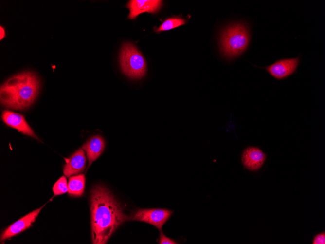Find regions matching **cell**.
<instances>
[{"instance_id": "obj_1", "label": "cell", "mask_w": 325, "mask_h": 244, "mask_svg": "<svg viewBox=\"0 0 325 244\" xmlns=\"http://www.w3.org/2000/svg\"><path fill=\"white\" fill-rule=\"evenodd\" d=\"M91 238L94 244H105L123 223L131 219L105 186H95L90 193Z\"/></svg>"}, {"instance_id": "obj_2", "label": "cell", "mask_w": 325, "mask_h": 244, "mask_svg": "<svg viewBox=\"0 0 325 244\" xmlns=\"http://www.w3.org/2000/svg\"><path fill=\"white\" fill-rule=\"evenodd\" d=\"M40 85L38 77L33 72L15 75L0 86V104L8 109L25 110L36 99Z\"/></svg>"}, {"instance_id": "obj_3", "label": "cell", "mask_w": 325, "mask_h": 244, "mask_svg": "<svg viewBox=\"0 0 325 244\" xmlns=\"http://www.w3.org/2000/svg\"><path fill=\"white\" fill-rule=\"evenodd\" d=\"M249 41L247 27L241 23H233L227 26L220 34V50L228 58H236L247 48Z\"/></svg>"}, {"instance_id": "obj_4", "label": "cell", "mask_w": 325, "mask_h": 244, "mask_svg": "<svg viewBox=\"0 0 325 244\" xmlns=\"http://www.w3.org/2000/svg\"><path fill=\"white\" fill-rule=\"evenodd\" d=\"M119 64L122 72L132 79L144 77L147 71V65L142 54L133 44L124 43L119 56Z\"/></svg>"}, {"instance_id": "obj_5", "label": "cell", "mask_w": 325, "mask_h": 244, "mask_svg": "<svg viewBox=\"0 0 325 244\" xmlns=\"http://www.w3.org/2000/svg\"><path fill=\"white\" fill-rule=\"evenodd\" d=\"M172 213V211L166 209H139L131 219L151 224L161 231L163 225Z\"/></svg>"}, {"instance_id": "obj_6", "label": "cell", "mask_w": 325, "mask_h": 244, "mask_svg": "<svg viewBox=\"0 0 325 244\" xmlns=\"http://www.w3.org/2000/svg\"><path fill=\"white\" fill-rule=\"evenodd\" d=\"M299 57L278 60L273 64L263 67L272 77L277 80L287 78L296 70Z\"/></svg>"}, {"instance_id": "obj_7", "label": "cell", "mask_w": 325, "mask_h": 244, "mask_svg": "<svg viewBox=\"0 0 325 244\" xmlns=\"http://www.w3.org/2000/svg\"><path fill=\"white\" fill-rule=\"evenodd\" d=\"M162 0H131L126 5L130 11L128 19H135L140 14L149 12L157 13L161 8Z\"/></svg>"}, {"instance_id": "obj_8", "label": "cell", "mask_w": 325, "mask_h": 244, "mask_svg": "<svg viewBox=\"0 0 325 244\" xmlns=\"http://www.w3.org/2000/svg\"><path fill=\"white\" fill-rule=\"evenodd\" d=\"M44 206L29 213L11 225L1 235L0 242L9 239L31 226Z\"/></svg>"}, {"instance_id": "obj_9", "label": "cell", "mask_w": 325, "mask_h": 244, "mask_svg": "<svg viewBox=\"0 0 325 244\" xmlns=\"http://www.w3.org/2000/svg\"><path fill=\"white\" fill-rule=\"evenodd\" d=\"M2 121L8 126L15 128L23 134L38 139L32 128L28 124L24 116L13 112L5 110L2 112Z\"/></svg>"}, {"instance_id": "obj_10", "label": "cell", "mask_w": 325, "mask_h": 244, "mask_svg": "<svg viewBox=\"0 0 325 244\" xmlns=\"http://www.w3.org/2000/svg\"><path fill=\"white\" fill-rule=\"evenodd\" d=\"M266 156L262 150L257 147H249L244 150L242 154V162L247 169L256 171L264 163Z\"/></svg>"}, {"instance_id": "obj_11", "label": "cell", "mask_w": 325, "mask_h": 244, "mask_svg": "<svg viewBox=\"0 0 325 244\" xmlns=\"http://www.w3.org/2000/svg\"><path fill=\"white\" fill-rule=\"evenodd\" d=\"M63 173L68 177L82 173L86 165V157L82 149H79L69 158H65Z\"/></svg>"}, {"instance_id": "obj_12", "label": "cell", "mask_w": 325, "mask_h": 244, "mask_svg": "<svg viewBox=\"0 0 325 244\" xmlns=\"http://www.w3.org/2000/svg\"><path fill=\"white\" fill-rule=\"evenodd\" d=\"M105 148V142L100 135H94L89 138L82 146L88 159L87 170L91 164L102 153Z\"/></svg>"}, {"instance_id": "obj_13", "label": "cell", "mask_w": 325, "mask_h": 244, "mask_svg": "<svg viewBox=\"0 0 325 244\" xmlns=\"http://www.w3.org/2000/svg\"><path fill=\"white\" fill-rule=\"evenodd\" d=\"M85 183V177L83 174L70 177L68 184V194L73 197L82 195Z\"/></svg>"}, {"instance_id": "obj_14", "label": "cell", "mask_w": 325, "mask_h": 244, "mask_svg": "<svg viewBox=\"0 0 325 244\" xmlns=\"http://www.w3.org/2000/svg\"><path fill=\"white\" fill-rule=\"evenodd\" d=\"M186 23V20L183 18L170 17L165 19L160 27L154 30V31L159 33L162 31H167L184 25Z\"/></svg>"}, {"instance_id": "obj_15", "label": "cell", "mask_w": 325, "mask_h": 244, "mask_svg": "<svg viewBox=\"0 0 325 244\" xmlns=\"http://www.w3.org/2000/svg\"><path fill=\"white\" fill-rule=\"evenodd\" d=\"M54 196L61 195L68 192V184L65 176L60 178L53 187Z\"/></svg>"}, {"instance_id": "obj_16", "label": "cell", "mask_w": 325, "mask_h": 244, "mask_svg": "<svg viewBox=\"0 0 325 244\" xmlns=\"http://www.w3.org/2000/svg\"><path fill=\"white\" fill-rule=\"evenodd\" d=\"M159 244H177V242L174 240L166 237L162 231H160V234L159 238Z\"/></svg>"}, {"instance_id": "obj_17", "label": "cell", "mask_w": 325, "mask_h": 244, "mask_svg": "<svg viewBox=\"0 0 325 244\" xmlns=\"http://www.w3.org/2000/svg\"><path fill=\"white\" fill-rule=\"evenodd\" d=\"M313 244H325V233L322 232L316 235L313 240Z\"/></svg>"}, {"instance_id": "obj_18", "label": "cell", "mask_w": 325, "mask_h": 244, "mask_svg": "<svg viewBox=\"0 0 325 244\" xmlns=\"http://www.w3.org/2000/svg\"><path fill=\"white\" fill-rule=\"evenodd\" d=\"M0 39L1 40L2 38H4L5 35V30L1 26H0Z\"/></svg>"}]
</instances>
